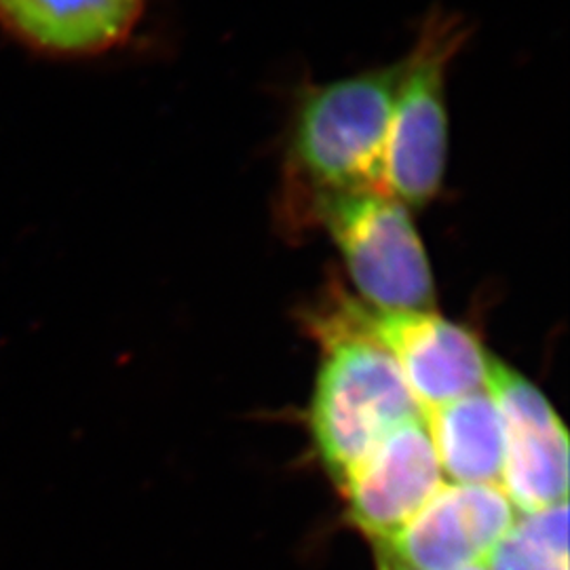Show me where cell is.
Segmentation results:
<instances>
[{
  "label": "cell",
  "instance_id": "1",
  "mask_svg": "<svg viewBox=\"0 0 570 570\" xmlns=\"http://www.w3.org/2000/svg\"><path fill=\"white\" fill-rule=\"evenodd\" d=\"M400 61L311 82L296 96L285 146V204L301 225L320 205L362 193H387L385 150Z\"/></svg>",
  "mask_w": 570,
  "mask_h": 570
},
{
  "label": "cell",
  "instance_id": "2",
  "mask_svg": "<svg viewBox=\"0 0 570 570\" xmlns=\"http://www.w3.org/2000/svg\"><path fill=\"white\" fill-rule=\"evenodd\" d=\"M320 346L308 429L315 454L338 489L389 433L421 419L423 410L379 343L355 336Z\"/></svg>",
  "mask_w": 570,
  "mask_h": 570
},
{
  "label": "cell",
  "instance_id": "3",
  "mask_svg": "<svg viewBox=\"0 0 570 570\" xmlns=\"http://www.w3.org/2000/svg\"><path fill=\"white\" fill-rule=\"evenodd\" d=\"M468 39V21L459 13L433 9L400 60L385 150V188L406 207H423L442 190L449 161L446 82L450 66Z\"/></svg>",
  "mask_w": 570,
  "mask_h": 570
},
{
  "label": "cell",
  "instance_id": "4",
  "mask_svg": "<svg viewBox=\"0 0 570 570\" xmlns=\"http://www.w3.org/2000/svg\"><path fill=\"white\" fill-rule=\"evenodd\" d=\"M311 225L332 237L366 305L385 313L433 311L428 252L402 202L389 193L334 197L313 212Z\"/></svg>",
  "mask_w": 570,
  "mask_h": 570
},
{
  "label": "cell",
  "instance_id": "5",
  "mask_svg": "<svg viewBox=\"0 0 570 570\" xmlns=\"http://www.w3.org/2000/svg\"><path fill=\"white\" fill-rule=\"evenodd\" d=\"M515 510L494 484H444L389 541L376 546L379 570L484 567L510 532Z\"/></svg>",
  "mask_w": 570,
  "mask_h": 570
},
{
  "label": "cell",
  "instance_id": "6",
  "mask_svg": "<svg viewBox=\"0 0 570 570\" xmlns=\"http://www.w3.org/2000/svg\"><path fill=\"white\" fill-rule=\"evenodd\" d=\"M489 389L505 431L499 487L513 510H550L569 497V433L541 389L490 357Z\"/></svg>",
  "mask_w": 570,
  "mask_h": 570
},
{
  "label": "cell",
  "instance_id": "7",
  "mask_svg": "<svg viewBox=\"0 0 570 570\" xmlns=\"http://www.w3.org/2000/svg\"><path fill=\"white\" fill-rule=\"evenodd\" d=\"M360 332L397 362L423 412L487 387L490 355L480 338L433 311L385 313L366 305Z\"/></svg>",
  "mask_w": 570,
  "mask_h": 570
},
{
  "label": "cell",
  "instance_id": "8",
  "mask_svg": "<svg viewBox=\"0 0 570 570\" xmlns=\"http://www.w3.org/2000/svg\"><path fill=\"white\" fill-rule=\"evenodd\" d=\"M442 487L444 471L421 416L389 433L338 490L348 522L376 548L404 529Z\"/></svg>",
  "mask_w": 570,
  "mask_h": 570
},
{
  "label": "cell",
  "instance_id": "9",
  "mask_svg": "<svg viewBox=\"0 0 570 570\" xmlns=\"http://www.w3.org/2000/svg\"><path fill=\"white\" fill-rule=\"evenodd\" d=\"M146 0H0V30L53 60L104 56L127 41Z\"/></svg>",
  "mask_w": 570,
  "mask_h": 570
},
{
  "label": "cell",
  "instance_id": "10",
  "mask_svg": "<svg viewBox=\"0 0 570 570\" xmlns=\"http://www.w3.org/2000/svg\"><path fill=\"white\" fill-rule=\"evenodd\" d=\"M444 475L454 484L501 482L505 456L503 421L489 389L423 412Z\"/></svg>",
  "mask_w": 570,
  "mask_h": 570
},
{
  "label": "cell",
  "instance_id": "11",
  "mask_svg": "<svg viewBox=\"0 0 570 570\" xmlns=\"http://www.w3.org/2000/svg\"><path fill=\"white\" fill-rule=\"evenodd\" d=\"M487 570H569V503L527 513L492 550Z\"/></svg>",
  "mask_w": 570,
  "mask_h": 570
},
{
  "label": "cell",
  "instance_id": "12",
  "mask_svg": "<svg viewBox=\"0 0 570 570\" xmlns=\"http://www.w3.org/2000/svg\"><path fill=\"white\" fill-rule=\"evenodd\" d=\"M465 570H487V569H482V567H473V569H465Z\"/></svg>",
  "mask_w": 570,
  "mask_h": 570
}]
</instances>
